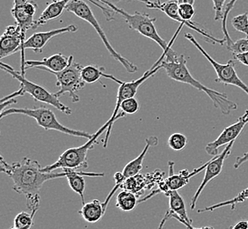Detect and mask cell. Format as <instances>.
Instances as JSON below:
<instances>
[{
    "label": "cell",
    "mask_w": 248,
    "mask_h": 229,
    "mask_svg": "<svg viewBox=\"0 0 248 229\" xmlns=\"http://www.w3.org/2000/svg\"><path fill=\"white\" fill-rule=\"evenodd\" d=\"M1 171L5 173L14 182L13 190L27 197L29 210L37 212L40 206V191L46 181L66 177L64 172L46 173L37 161L25 157L21 162L7 163L1 157Z\"/></svg>",
    "instance_id": "obj_1"
},
{
    "label": "cell",
    "mask_w": 248,
    "mask_h": 229,
    "mask_svg": "<svg viewBox=\"0 0 248 229\" xmlns=\"http://www.w3.org/2000/svg\"><path fill=\"white\" fill-rule=\"evenodd\" d=\"M161 66L170 79L175 82L185 83L195 87L197 90L205 93L210 97V100H212L215 108L221 110V112L225 115H228L232 110L238 109L237 103L229 100L225 93L213 90L196 80L186 66V60L184 55H180L178 59L172 62L163 60Z\"/></svg>",
    "instance_id": "obj_2"
},
{
    "label": "cell",
    "mask_w": 248,
    "mask_h": 229,
    "mask_svg": "<svg viewBox=\"0 0 248 229\" xmlns=\"http://www.w3.org/2000/svg\"><path fill=\"white\" fill-rule=\"evenodd\" d=\"M107 6H108L109 8L113 10L115 14L122 15V17L124 18L126 23L129 26V29L139 32L143 36L151 39L155 43H157L158 46H160V48L162 49L163 51H164L163 54L166 56L167 61L172 62V61H175L178 59L179 56L171 48V45L173 43L177 34L180 32L177 31V33L172 37V41L170 43H167V41L165 39H163L157 32V28L155 25L156 20H157L156 18H152L148 14L139 13V12H136L134 15H131V14L127 13L126 11H124V9L119 8L117 5H114V4H108Z\"/></svg>",
    "instance_id": "obj_3"
},
{
    "label": "cell",
    "mask_w": 248,
    "mask_h": 229,
    "mask_svg": "<svg viewBox=\"0 0 248 229\" xmlns=\"http://www.w3.org/2000/svg\"><path fill=\"white\" fill-rule=\"evenodd\" d=\"M24 114L29 117H32L36 121L39 126H41L45 131H57L59 132L71 135L73 137L86 138L88 139H91L93 136V134L88 133V132L83 131H78V130L70 129L66 126L62 125L58 121L56 114L52 110H49L48 108H45V107H40L37 109L10 108V109H6L4 111H2L0 114V117L3 118L10 114Z\"/></svg>",
    "instance_id": "obj_4"
},
{
    "label": "cell",
    "mask_w": 248,
    "mask_h": 229,
    "mask_svg": "<svg viewBox=\"0 0 248 229\" xmlns=\"http://www.w3.org/2000/svg\"><path fill=\"white\" fill-rule=\"evenodd\" d=\"M66 11L74 14L77 17L84 19L85 21L91 25L93 29H95V31L99 34L102 43H104L106 49L109 52L110 56L113 58H115L116 61H118L126 69L127 72L129 73H135L139 71V67L137 66L136 65H134L133 63L130 62L127 58L123 57L111 45V43H109L108 39L106 35L104 30L102 29L100 23L98 22L95 15L92 10L91 6L88 5L87 2L84 0H72L67 5Z\"/></svg>",
    "instance_id": "obj_5"
},
{
    "label": "cell",
    "mask_w": 248,
    "mask_h": 229,
    "mask_svg": "<svg viewBox=\"0 0 248 229\" xmlns=\"http://www.w3.org/2000/svg\"><path fill=\"white\" fill-rule=\"evenodd\" d=\"M165 57H165L164 55H162V56L160 57V58L156 62V64L153 65L150 70L146 71V72L143 73V76L141 77V78H139L138 80H136V81H132V82H122V81L116 79V78L113 76V75H110V74H107V73H106L104 78L109 79V80H112V81L116 82V83L119 85V88H118V92H117L116 104H115L114 113H113L112 116L108 119V121L110 122V126L109 128L107 131L108 132H107V135H106L105 141H104V147H107V144H108V140L109 139L110 132H111V129H112V127H113V124H114V123H115L116 120L119 119L120 117H124V115H125V113H124V112H121L119 114L121 103H122L124 100L135 97V96H136L137 93H138L139 87L141 86V85L143 84V82H146L151 77L154 76L160 69H162L161 63H162Z\"/></svg>",
    "instance_id": "obj_6"
},
{
    "label": "cell",
    "mask_w": 248,
    "mask_h": 229,
    "mask_svg": "<svg viewBox=\"0 0 248 229\" xmlns=\"http://www.w3.org/2000/svg\"><path fill=\"white\" fill-rule=\"evenodd\" d=\"M110 126V122L108 121L103 126H101L100 129L98 130L96 133L93 134L91 139H88V141L85 145L78 147H72L67 149L59 156L58 161L51 165H47L43 167V171L46 173H50L58 168H69L77 170L78 168L87 167V154L88 152L93 147L94 144L97 143V139L101 134L106 131V130L108 129Z\"/></svg>",
    "instance_id": "obj_7"
},
{
    "label": "cell",
    "mask_w": 248,
    "mask_h": 229,
    "mask_svg": "<svg viewBox=\"0 0 248 229\" xmlns=\"http://www.w3.org/2000/svg\"><path fill=\"white\" fill-rule=\"evenodd\" d=\"M1 69L7 72L13 78L16 79L19 82V85H20L19 88H21L22 90L24 91L26 94H29L33 97L34 100L45 102L47 104L53 106L54 108L61 111L63 114H72V109H70L69 107H67L66 105H64L62 102H61L58 96H56V94H52L49 91L47 90L45 87L30 82L28 79H26L24 74H22L20 72L15 71L12 67L7 65L5 63H1Z\"/></svg>",
    "instance_id": "obj_8"
},
{
    "label": "cell",
    "mask_w": 248,
    "mask_h": 229,
    "mask_svg": "<svg viewBox=\"0 0 248 229\" xmlns=\"http://www.w3.org/2000/svg\"><path fill=\"white\" fill-rule=\"evenodd\" d=\"M185 37L195 45V47L202 54V56L205 57L206 59L210 63L212 67L214 68L216 73H217V78L215 80L217 83H221L225 86L232 85V86H237L241 90H243L248 96V86H247L239 79V75L236 71V68H235L234 60H229L226 64H220V63L217 62L212 57H210L209 53L207 52L205 49L201 46L193 34H191L190 33H186Z\"/></svg>",
    "instance_id": "obj_9"
},
{
    "label": "cell",
    "mask_w": 248,
    "mask_h": 229,
    "mask_svg": "<svg viewBox=\"0 0 248 229\" xmlns=\"http://www.w3.org/2000/svg\"><path fill=\"white\" fill-rule=\"evenodd\" d=\"M82 67L79 64L74 62L72 57L70 65L66 69L62 72H49L55 75L58 80L57 86L59 87V90L55 94L58 98L67 93L71 97L72 102L76 103L79 101L80 99L79 96H78V92L84 88L86 85L81 78Z\"/></svg>",
    "instance_id": "obj_10"
},
{
    "label": "cell",
    "mask_w": 248,
    "mask_h": 229,
    "mask_svg": "<svg viewBox=\"0 0 248 229\" xmlns=\"http://www.w3.org/2000/svg\"><path fill=\"white\" fill-rule=\"evenodd\" d=\"M142 2L143 4H145L148 8L161 11L170 19H173L177 22H180L182 27L186 26L187 28L195 30L196 32L200 33L201 35H202L205 38L207 43H211V44H219L221 46H223L226 43L225 39L216 38L210 32L206 31L203 29H201L199 25L197 24L196 22L183 20L179 15V3L177 2V0H169V1L160 3V4H158L157 2H152L151 0H143Z\"/></svg>",
    "instance_id": "obj_11"
},
{
    "label": "cell",
    "mask_w": 248,
    "mask_h": 229,
    "mask_svg": "<svg viewBox=\"0 0 248 229\" xmlns=\"http://www.w3.org/2000/svg\"><path fill=\"white\" fill-rule=\"evenodd\" d=\"M78 30V27L75 25H69L67 27L59 28V29H53L46 32H37L34 33L25 40L24 43L21 47V72L23 71L25 60V50L26 49H32L35 53H42L44 47L48 43L49 40L53 37L65 33H74Z\"/></svg>",
    "instance_id": "obj_12"
},
{
    "label": "cell",
    "mask_w": 248,
    "mask_h": 229,
    "mask_svg": "<svg viewBox=\"0 0 248 229\" xmlns=\"http://www.w3.org/2000/svg\"><path fill=\"white\" fill-rule=\"evenodd\" d=\"M234 142L235 141L227 145L222 153L217 154V156H214L213 159H211L210 161L208 162V165H207V167L205 168V174H204L203 180L202 181L200 186L198 187L195 195L193 196L192 199H191V210H194L196 208L197 200H198V198H199L202 191L204 190V188L207 186V184L211 180H213L216 177H218L221 174V172L223 170V167H224V161L229 157L230 154L232 153V149L233 147Z\"/></svg>",
    "instance_id": "obj_13"
},
{
    "label": "cell",
    "mask_w": 248,
    "mask_h": 229,
    "mask_svg": "<svg viewBox=\"0 0 248 229\" xmlns=\"http://www.w3.org/2000/svg\"><path fill=\"white\" fill-rule=\"evenodd\" d=\"M248 124V109H247L246 112L239 117L236 123L224 128V131L217 137V139L206 145L205 150L207 153L211 156H217L218 154L219 147L225 145L227 146L235 141Z\"/></svg>",
    "instance_id": "obj_14"
},
{
    "label": "cell",
    "mask_w": 248,
    "mask_h": 229,
    "mask_svg": "<svg viewBox=\"0 0 248 229\" xmlns=\"http://www.w3.org/2000/svg\"><path fill=\"white\" fill-rule=\"evenodd\" d=\"M13 2L14 6L11 10V14L15 19L16 25L26 35L29 30L33 29L35 23L33 16L38 9V5L32 0H13Z\"/></svg>",
    "instance_id": "obj_15"
},
{
    "label": "cell",
    "mask_w": 248,
    "mask_h": 229,
    "mask_svg": "<svg viewBox=\"0 0 248 229\" xmlns=\"http://www.w3.org/2000/svg\"><path fill=\"white\" fill-rule=\"evenodd\" d=\"M24 42L25 34L17 25L6 27L0 38V59L20 51Z\"/></svg>",
    "instance_id": "obj_16"
},
{
    "label": "cell",
    "mask_w": 248,
    "mask_h": 229,
    "mask_svg": "<svg viewBox=\"0 0 248 229\" xmlns=\"http://www.w3.org/2000/svg\"><path fill=\"white\" fill-rule=\"evenodd\" d=\"M72 57V56L66 57L62 53H57L43 58V60H28L25 62L23 71L20 72L25 75L26 71L30 68H36L48 72H62L70 65Z\"/></svg>",
    "instance_id": "obj_17"
},
{
    "label": "cell",
    "mask_w": 248,
    "mask_h": 229,
    "mask_svg": "<svg viewBox=\"0 0 248 229\" xmlns=\"http://www.w3.org/2000/svg\"><path fill=\"white\" fill-rule=\"evenodd\" d=\"M168 165H169V177L165 180L166 184H167L169 191H179L180 189L186 186L190 180L191 177H195L196 175L199 174L203 169H205L208 165V162L205 164H203L202 166H201L200 167L195 169L194 171L189 172L186 169H184L178 174H174V172H173V163L172 162H169Z\"/></svg>",
    "instance_id": "obj_18"
},
{
    "label": "cell",
    "mask_w": 248,
    "mask_h": 229,
    "mask_svg": "<svg viewBox=\"0 0 248 229\" xmlns=\"http://www.w3.org/2000/svg\"><path fill=\"white\" fill-rule=\"evenodd\" d=\"M63 172L66 175L67 180H68L71 189L81 197L83 205H85V196H84V193L86 190L85 177H103L105 176L104 173L77 171V170L69 169V168H64Z\"/></svg>",
    "instance_id": "obj_19"
},
{
    "label": "cell",
    "mask_w": 248,
    "mask_h": 229,
    "mask_svg": "<svg viewBox=\"0 0 248 229\" xmlns=\"http://www.w3.org/2000/svg\"><path fill=\"white\" fill-rule=\"evenodd\" d=\"M145 142H146L145 147H143V151L141 152L139 156L135 158L131 162H129L124 167V170L122 172L124 181L129 178L139 176V173L143 168V161H144V158L146 156V154L148 153L149 149L153 146H157L158 143V139L155 136H151L145 139Z\"/></svg>",
    "instance_id": "obj_20"
},
{
    "label": "cell",
    "mask_w": 248,
    "mask_h": 229,
    "mask_svg": "<svg viewBox=\"0 0 248 229\" xmlns=\"http://www.w3.org/2000/svg\"><path fill=\"white\" fill-rule=\"evenodd\" d=\"M72 0H58L53 1L52 3L48 4L47 7L44 9L43 13L39 16L38 19L35 20L33 29H37L39 27L46 24L49 20L58 19L62 15L63 11L66 10V6Z\"/></svg>",
    "instance_id": "obj_21"
},
{
    "label": "cell",
    "mask_w": 248,
    "mask_h": 229,
    "mask_svg": "<svg viewBox=\"0 0 248 229\" xmlns=\"http://www.w3.org/2000/svg\"><path fill=\"white\" fill-rule=\"evenodd\" d=\"M82 218L89 223H96L105 215L106 210L103 203L98 199L86 203L82 206L81 210L78 212Z\"/></svg>",
    "instance_id": "obj_22"
},
{
    "label": "cell",
    "mask_w": 248,
    "mask_h": 229,
    "mask_svg": "<svg viewBox=\"0 0 248 229\" xmlns=\"http://www.w3.org/2000/svg\"><path fill=\"white\" fill-rule=\"evenodd\" d=\"M169 197V206L170 211L173 213L182 218V220H186V222L192 224V220L187 215L186 203L181 196L178 191H170L166 194Z\"/></svg>",
    "instance_id": "obj_23"
},
{
    "label": "cell",
    "mask_w": 248,
    "mask_h": 229,
    "mask_svg": "<svg viewBox=\"0 0 248 229\" xmlns=\"http://www.w3.org/2000/svg\"><path fill=\"white\" fill-rule=\"evenodd\" d=\"M246 200H248V187L246 188L245 190L239 192V194L236 196H234L233 198L230 199V200L223 201V202H220L217 203L216 205H210L205 208H201L198 209L197 213H206V212H212V211L217 210V209H219V208H223L225 206H231L232 210L233 211L236 209V206L238 204L240 203H243Z\"/></svg>",
    "instance_id": "obj_24"
},
{
    "label": "cell",
    "mask_w": 248,
    "mask_h": 229,
    "mask_svg": "<svg viewBox=\"0 0 248 229\" xmlns=\"http://www.w3.org/2000/svg\"><path fill=\"white\" fill-rule=\"evenodd\" d=\"M138 204L139 201L136 194L127 190L121 191L116 197V206L124 212L133 211Z\"/></svg>",
    "instance_id": "obj_25"
},
{
    "label": "cell",
    "mask_w": 248,
    "mask_h": 229,
    "mask_svg": "<svg viewBox=\"0 0 248 229\" xmlns=\"http://www.w3.org/2000/svg\"><path fill=\"white\" fill-rule=\"evenodd\" d=\"M105 68L93 65L82 67L81 78L83 82L88 84L99 82L101 77L105 76Z\"/></svg>",
    "instance_id": "obj_26"
},
{
    "label": "cell",
    "mask_w": 248,
    "mask_h": 229,
    "mask_svg": "<svg viewBox=\"0 0 248 229\" xmlns=\"http://www.w3.org/2000/svg\"><path fill=\"white\" fill-rule=\"evenodd\" d=\"M36 213V212H32L29 213L27 212H21L18 214L14 220V227L17 229H24V228H32L33 224V217Z\"/></svg>",
    "instance_id": "obj_27"
},
{
    "label": "cell",
    "mask_w": 248,
    "mask_h": 229,
    "mask_svg": "<svg viewBox=\"0 0 248 229\" xmlns=\"http://www.w3.org/2000/svg\"><path fill=\"white\" fill-rule=\"evenodd\" d=\"M168 146L173 151H181L186 147L187 144V139L184 134L176 132L173 133L168 139Z\"/></svg>",
    "instance_id": "obj_28"
},
{
    "label": "cell",
    "mask_w": 248,
    "mask_h": 229,
    "mask_svg": "<svg viewBox=\"0 0 248 229\" xmlns=\"http://www.w3.org/2000/svg\"><path fill=\"white\" fill-rule=\"evenodd\" d=\"M232 25L237 31L245 33L248 37V14L244 13L232 19Z\"/></svg>",
    "instance_id": "obj_29"
},
{
    "label": "cell",
    "mask_w": 248,
    "mask_h": 229,
    "mask_svg": "<svg viewBox=\"0 0 248 229\" xmlns=\"http://www.w3.org/2000/svg\"><path fill=\"white\" fill-rule=\"evenodd\" d=\"M120 110H121L122 112L125 113V114H135V113L138 112L139 110V100H137L135 97L124 100V101L121 103Z\"/></svg>",
    "instance_id": "obj_30"
},
{
    "label": "cell",
    "mask_w": 248,
    "mask_h": 229,
    "mask_svg": "<svg viewBox=\"0 0 248 229\" xmlns=\"http://www.w3.org/2000/svg\"><path fill=\"white\" fill-rule=\"evenodd\" d=\"M228 49L232 53L233 56L237 54L248 52V37L239 39L236 42H233Z\"/></svg>",
    "instance_id": "obj_31"
},
{
    "label": "cell",
    "mask_w": 248,
    "mask_h": 229,
    "mask_svg": "<svg viewBox=\"0 0 248 229\" xmlns=\"http://www.w3.org/2000/svg\"><path fill=\"white\" fill-rule=\"evenodd\" d=\"M196 14L194 5L190 4H181L179 5V15L185 21H192L191 19Z\"/></svg>",
    "instance_id": "obj_32"
},
{
    "label": "cell",
    "mask_w": 248,
    "mask_h": 229,
    "mask_svg": "<svg viewBox=\"0 0 248 229\" xmlns=\"http://www.w3.org/2000/svg\"><path fill=\"white\" fill-rule=\"evenodd\" d=\"M213 1V8L215 11V20H222L224 17V5L226 0H212Z\"/></svg>",
    "instance_id": "obj_33"
},
{
    "label": "cell",
    "mask_w": 248,
    "mask_h": 229,
    "mask_svg": "<svg viewBox=\"0 0 248 229\" xmlns=\"http://www.w3.org/2000/svg\"><path fill=\"white\" fill-rule=\"evenodd\" d=\"M169 212H170V218H173V219H175V220H178L179 222H181L182 224L184 225L187 229H214L213 228H211V227L195 228V227H193V225L190 224V223H188V222H186V220H182V218H180V217H179V216H177L175 213H173L172 211L169 210Z\"/></svg>",
    "instance_id": "obj_34"
},
{
    "label": "cell",
    "mask_w": 248,
    "mask_h": 229,
    "mask_svg": "<svg viewBox=\"0 0 248 229\" xmlns=\"http://www.w3.org/2000/svg\"><path fill=\"white\" fill-rule=\"evenodd\" d=\"M26 93H25L24 91L22 90L21 88H19V90L15 91V93H13V94H11L9 96H5L4 98H2L1 100H0V103H3V102H5L7 100H15L16 97L23 96Z\"/></svg>",
    "instance_id": "obj_35"
},
{
    "label": "cell",
    "mask_w": 248,
    "mask_h": 229,
    "mask_svg": "<svg viewBox=\"0 0 248 229\" xmlns=\"http://www.w3.org/2000/svg\"><path fill=\"white\" fill-rule=\"evenodd\" d=\"M248 161V151L247 153H244L241 156H238L236 159V162L234 163V168L238 169L239 167H241L244 163H247Z\"/></svg>",
    "instance_id": "obj_36"
},
{
    "label": "cell",
    "mask_w": 248,
    "mask_h": 229,
    "mask_svg": "<svg viewBox=\"0 0 248 229\" xmlns=\"http://www.w3.org/2000/svg\"><path fill=\"white\" fill-rule=\"evenodd\" d=\"M234 58L238 60L239 62L243 64L244 65L248 66V52L241 53V54H237L234 56Z\"/></svg>",
    "instance_id": "obj_37"
},
{
    "label": "cell",
    "mask_w": 248,
    "mask_h": 229,
    "mask_svg": "<svg viewBox=\"0 0 248 229\" xmlns=\"http://www.w3.org/2000/svg\"><path fill=\"white\" fill-rule=\"evenodd\" d=\"M228 229H248V220H240L237 224Z\"/></svg>",
    "instance_id": "obj_38"
},
{
    "label": "cell",
    "mask_w": 248,
    "mask_h": 229,
    "mask_svg": "<svg viewBox=\"0 0 248 229\" xmlns=\"http://www.w3.org/2000/svg\"><path fill=\"white\" fill-rule=\"evenodd\" d=\"M170 218V212L169 210L167 211V213H166V214L164 216V218H163L161 221H160V223H159V226H158V228L157 229H163L164 228V226L166 224V222H167V220H168Z\"/></svg>",
    "instance_id": "obj_39"
},
{
    "label": "cell",
    "mask_w": 248,
    "mask_h": 229,
    "mask_svg": "<svg viewBox=\"0 0 248 229\" xmlns=\"http://www.w3.org/2000/svg\"><path fill=\"white\" fill-rule=\"evenodd\" d=\"M95 1L99 2L101 5L107 6L108 4H114V5H116V3H118V2L122 1V0H95Z\"/></svg>",
    "instance_id": "obj_40"
},
{
    "label": "cell",
    "mask_w": 248,
    "mask_h": 229,
    "mask_svg": "<svg viewBox=\"0 0 248 229\" xmlns=\"http://www.w3.org/2000/svg\"><path fill=\"white\" fill-rule=\"evenodd\" d=\"M177 2L179 3V5H181V4H190V5H194L196 0H177Z\"/></svg>",
    "instance_id": "obj_41"
},
{
    "label": "cell",
    "mask_w": 248,
    "mask_h": 229,
    "mask_svg": "<svg viewBox=\"0 0 248 229\" xmlns=\"http://www.w3.org/2000/svg\"><path fill=\"white\" fill-rule=\"evenodd\" d=\"M31 229V228H30V227H29V228H24V229H17V228H15V227H14V228H11V229Z\"/></svg>",
    "instance_id": "obj_42"
},
{
    "label": "cell",
    "mask_w": 248,
    "mask_h": 229,
    "mask_svg": "<svg viewBox=\"0 0 248 229\" xmlns=\"http://www.w3.org/2000/svg\"><path fill=\"white\" fill-rule=\"evenodd\" d=\"M156 2L158 3V4H160V3H161V1H160V0H156Z\"/></svg>",
    "instance_id": "obj_43"
},
{
    "label": "cell",
    "mask_w": 248,
    "mask_h": 229,
    "mask_svg": "<svg viewBox=\"0 0 248 229\" xmlns=\"http://www.w3.org/2000/svg\"><path fill=\"white\" fill-rule=\"evenodd\" d=\"M52 1H58V0H52Z\"/></svg>",
    "instance_id": "obj_44"
},
{
    "label": "cell",
    "mask_w": 248,
    "mask_h": 229,
    "mask_svg": "<svg viewBox=\"0 0 248 229\" xmlns=\"http://www.w3.org/2000/svg\"><path fill=\"white\" fill-rule=\"evenodd\" d=\"M126 1H131V0H126Z\"/></svg>",
    "instance_id": "obj_45"
}]
</instances>
